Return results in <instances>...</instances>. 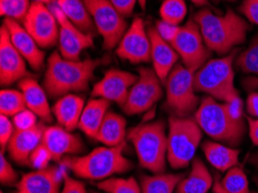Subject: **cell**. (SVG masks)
Returning <instances> with one entry per match:
<instances>
[{
	"label": "cell",
	"mask_w": 258,
	"mask_h": 193,
	"mask_svg": "<svg viewBox=\"0 0 258 193\" xmlns=\"http://www.w3.org/2000/svg\"><path fill=\"white\" fill-rule=\"evenodd\" d=\"M107 58L84 60H69L54 51L48 59L43 87L50 97H61L74 92H85L94 79L99 66L107 62Z\"/></svg>",
	"instance_id": "obj_1"
},
{
	"label": "cell",
	"mask_w": 258,
	"mask_h": 193,
	"mask_svg": "<svg viewBox=\"0 0 258 193\" xmlns=\"http://www.w3.org/2000/svg\"><path fill=\"white\" fill-rule=\"evenodd\" d=\"M194 20L207 48L221 56L230 53L235 46L244 43L250 29L248 22L230 9L224 14H216L209 9L201 10L195 14Z\"/></svg>",
	"instance_id": "obj_2"
},
{
	"label": "cell",
	"mask_w": 258,
	"mask_h": 193,
	"mask_svg": "<svg viewBox=\"0 0 258 193\" xmlns=\"http://www.w3.org/2000/svg\"><path fill=\"white\" fill-rule=\"evenodd\" d=\"M124 148L125 143L115 147H99L87 155L65 156L60 164L80 178L103 180L134 168L132 161L123 155Z\"/></svg>",
	"instance_id": "obj_3"
},
{
	"label": "cell",
	"mask_w": 258,
	"mask_h": 193,
	"mask_svg": "<svg viewBox=\"0 0 258 193\" xmlns=\"http://www.w3.org/2000/svg\"><path fill=\"white\" fill-rule=\"evenodd\" d=\"M127 138L135 146L139 163L154 174L166 171L168 136L162 120L151 121L132 127Z\"/></svg>",
	"instance_id": "obj_4"
},
{
	"label": "cell",
	"mask_w": 258,
	"mask_h": 193,
	"mask_svg": "<svg viewBox=\"0 0 258 193\" xmlns=\"http://www.w3.org/2000/svg\"><path fill=\"white\" fill-rule=\"evenodd\" d=\"M238 50L234 49L224 57L206 61L197 72H195L196 92L207 94V96L221 101L222 103L238 95L234 85V66Z\"/></svg>",
	"instance_id": "obj_5"
},
{
	"label": "cell",
	"mask_w": 258,
	"mask_h": 193,
	"mask_svg": "<svg viewBox=\"0 0 258 193\" xmlns=\"http://www.w3.org/2000/svg\"><path fill=\"white\" fill-rule=\"evenodd\" d=\"M194 119L207 136L229 146L240 145L245 135L244 121L234 120L226 111L224 103H219L211 96L201 101Z\"/></svg>",
	"instance_id": "obj_6"
},
{
	"label": "cell",
	"mask_w": 258,
	"mask_h": 193,
	"mask_svg": "<svg viewBox=\"0 0 258 193\" xmlns=\"http://www.w3.org/2000/svg\"><path fill=\"white\" fill-rule=\"evenodd\" d=\"M167 160L173 169H184L194 160L202 140V128L192 118L169 117Z\"/></svg>",
	"instance_id": "obj_7"
},
{
	"label": "cell",
	"mask_w": 258,
	"mask_h": 193,
	"mask_svg": "<svg viewBox=\"0 0 258 193\" xmlns=\"http://www.w3.org/2000/svg\"><path fill=\"white\" fill-rule=\"evenodd\" d=\"M165 109L175 117H189L196 112L201 98L195 89V73L184 65H176L165 81Z\"/></svg>",
	"instance_id": "obj_8"
},
{
	"label": "cell",
	"mask_w": 258,
	"mask_h": 193,
	"mask_svg": "<svg viewBox=\"0 0 258 193\" xmlns=\"http://www.w3.org/2000/svg\"><path fill=\"white\" fill-rule=\"evenodd\" d=\"M92 19L103 38V48L112 50L117 48L120 39L127 30V23L112 5L110 0H83Z\"/></svg>",
	"instance_id": "obj_9"
},
{
	"label": "cell",
	"mask_w": 258,
	"mask_h": 193,
	"mask_svg": "<svg viewBox=\"0 0 258 193\" xmlns=\"http://www.w3.org/2000/svg\"><path fill=\"white\" fill-rule=\"evenodd\" d=\"M171 45L183 60V65L194 73L210 60L212 53L206 46L201 29L194 19L179 27L177 36Z\"/></svg>",
	"instance_id": "obj_10"
},
{
	"label": "cell",
	"mask_w": 258,
	"mask_h": 193,
	"mask_svg": "<svg viewBox=\"0 0 258 193\" xmlns=\"http://www.w3.org/2000/svg\"><path fill=\"white\" fill-rule=\"evenodd\" d=\"M162 95V81L155 71L148 68H139L138 79L132 86L122 109L128 116L143 113L161 100Z\"/></svg>",
	"instance_id": "obj_11"
},
{
	"label": "cell",
	"mask_w": 258,
	"mask_h": 193,
	"mask_svg": "<svg viewBox=\"0 0 258 193\" xmlns=\"http://www.w3.org/2000/svg\"><path fill=\"white\" fill-rule=\"evenodd\" d=\"M22 26L42 49L52 48L59 39V23L45 4L31 3Z\"/></svg>",
	"instance_id": "obj_12"
},
{
	"label": "cell",
	"mask_w": 258,
	"mask_h": 193,
	"mask_svg": "<svg viewBox=\"0 0 258 193\" xmlns=\"http://www.w3.org/2000/svg\"><path fill=\"white\" fill-rule=\"evenodd\" d=\"M56 15L59 23V53L62 58L69 60H80L81 53L86 49L94 46V34H87L74 26L66 15L62 13L57 2L49 6Z\"/></svg>",
	"instance_id": "obj_13"
},
{
	"label": "cell",
	"mask_w": 258,
	"mask_h": 193,
	"mask_svg": "<svg viewBox=\"0 0 258 193\" xmlns=\"http://www.w3.org/2000/svg\"><path fill=\"white\" fill-rule=\"evenodd\" d=\"M152 44L143 19L135 18L116 48V54L131 64L151 61Z\"/></svg>",
	"instance_id": "obj_14"
},
{
	"label": "cell",
	"mask_w": 258,
	"mask_h": 193,
	"mask_svg": "<svg viewBox=\"0 0 258 193\" xmlns=\"http://www.w3.org/2000/svg\"><path fill=\"white\" fill-rule=\"evenodd\" d=\"M137 79L138 76L127 71L111 69L107 71L103 78L94 85L91 95L92 97H100L109 102H115L123 106Z\"/></svg>",
	"instance_id": "obj_15"
},
{
	"label": "cell",
	"mask_w": 258,
	"mask_h": 193,
	"mask_svg": "<svg viewBox=\"0 0 258 193\" xmlns=\"http://www.w3.org/2000/svg\"><path fill=\"white\" fill-rule=\"evenodd\" d=\"M25 58L15 49L5 26L0 29V82L6 87L28 77Z\"/></svg>",
	"instance_id": "obj_16"
},
{
	"label": "cell",
	"mask_w": 258,
	"mask_h": 193,
	"mask_svg": "<svg viewBox=\"0 0 258 193\" xmlns=\"http://www.w3.org/2000/svg\"><path fill=\"white\" fill-rule=\"evenodd\" d=\"M4 26L9 30L11 41L13 43L21 56L28 62L29 66L35 71L42 70L44 65L45 53L33 36L25 29L20 22L17 20L5 18Z\"/></svg>",
	"instance_id": "obj_17"
},
{
	"label": "cell",
	"mask_w": 258,
	"mask_h": 193,
	"mask_svg": "<svg viewBox=\"0 0 258 193\" xmlns=\"http://www.w3.org/2000/svg\"><path fill=\"white\" fill-rule=\"evenodd\" d=\"M42 144L56 161H61L65 155H76L85 151L83 139L60 125L46 126Z\"/></svg>",
	"instance_id": "obj_18"
},
{
	"label": "cell",
	"mask_w": 258,
	"mask_h": 193,
	"mask_svg": "<svg viewBox=\"0 0 258 193\" xmlns=\"http://www.w3.org/2000/svg\"><path fill=\"white\" fill-rule=\"evenodd\" d=\"M65 172L62 168L48 167L25 174L17 185V193H59Z\"/></svg>",
	"instance_id": "obj_19"
},
{
	"label": "cell",
	"mask_w": 258,
	"mask_h": 193,
	"mask_svg": "<svg viewBox=\"0 0 258 193\" xmlns=\"http://www.w3.org/2000/svg\"><path fill=\"white\" fill-rule=\"evenodd\" d=\"M45 127V124L42 121L34 128L26 131L15 130L7 146L11 159L20 165H30V155L42 143Z\"/></svg>",
	"instance_id": "obj_20"
},
{
	"label": "cell",
	"mask_w": 258,
	"mask_h": 193,
	"mask_svg": "<svg viewBox=\"0 0 258 193\" xmlns=\"http://www.w3.org/2000/svg\"><path fill=\"white\" fill-rule=\"evenodd\" d=\"M148 35H150L152 44L151 61L153 62V70L158 74L162 84H165L171 70L176 66L179 56L173 48V45L160 36L155 27H151L148 29Z\"/></svg>",
	"instance_id": "obj_21"
},
{
	"label": "cell",
	"mask_w": 258,
	"mask_h": 193,
	"mask_svg": "<svg viewBox=\"0 0 258 193\" xmlns=\"http://www.w3.org/2000/svg\"><path fill=\"white\" fill-rule=\"evenodd\" d=\"M19 88L25 96L27 109L41 118L43 123H51L52 109L50 108L48 94L44 87H42L35 79L27 77L19 81Z\"/></svg>",
	"instance_id": "obj_22"
},
{
	"label": "cell",
	"mask_w": 258,
	"mask_h": 193,
	"mask_svg": "<svg viewBox=\"0 0 258 193\" xmlns=\"http://www.w3.org/2000/svg\"><path fill=\"white\" fill-rule=\"evenodd\" d=\"M85 98L76 94L61 96L52 106V115L58 124L62 127L73 131L79 126V121L85 109Z\"/></svg>",
	"instance_id": "obj_23"
},
{
	"label": "cell",
	"mask_w": 258,
	"mask_h": 193,
	"mask_svg": "<svg viewBox=\"0 0 258 193\" xmlns=\"http://www.w3.org/2000/svg\"><path fill=\"white\" fill-rule=\"evenodd\" d=\"M109 101L100 97H92L85 105V109L81 115L79 126L80 131L86 136L96 140L101 125L103 123L105 115L108 113Z\"/></svg>",
	"instance_id": "obj_24"
},
{
	"label": "cell",
	"mask_w": 258,
	"mask_h": 193,
	"mask_svg": "<svg viewBox=\"0 0 258 193\" xmlns=\"http://www.w3.org/2000/svg\"><path fill=\"white\" fill-rule=\"evenodd\" d=\"M213 178L206 165L198 157L192 160V168L187 177H184L176 186L175 193H206L213 186Z\"/></svg>",
	"instance_id": "obj_25"
},
{
	"label": "cell",
	"mask_w": 258,
	"mask_h": 193,
	"mask_svg": "<svg viewBox=\"0 0 258 193\" xmlns=\"http://www.w3.org/2000/svg\"><path fill=\"white\" fill-rule=\"evenodd\" d=\"M126 132V120L120 115L109 111L105 115L103 123L97 133L96 140L108 147H115L124 143Z\"/></svg>",
	"instance_id": "obj_26"
},
{
	"label": "cell",
	"mask_w": 258,
	"mask_h": 193,
	"mask_svg": "<svg viewBox=\"0 0 258 193\" xmlns=\"http://www.w3.org/2000/svg\"><path fill=\"white\" fill-rule=\"evenodd\" d=\"M209 162L219 171H227L238 162V151L222 144L205 141L202 146Z\"/></svg>",
	"instance_id": "obj_27"
},
{
	"label": "cell",
	"mask_w": 258,
	"mask_h": 193,
	"mask_svg": "<svg viewBox=\"0 0 258 193\" xmlns=\"http://www.w3.org/2000/svg\"><path fill=\"white\" fill-rule=\"evenodd\" d=\"M58 6L74 26L87 34H94L95 25L83 0H57Z\"/></svg>",
	"instance_id": "obj_28"
},
{
	"label": "cell",
	"mask_w": 258,
	"mask_h": 193,
	"mask_svg": "<svg viewBox=\"0 0 258 193\" xmlns=\"http://www.w3.org/2000/svg\"><path fill=\"white\" fill-rule=\"evenodd\" d=\"M214 193H250L249 180L241 167H233L227 170L224 178L216 177L213 183Z\"/></svg>",
	"instance_id": "obj_29"
},
{
	"label": "cell",
	"mask_w": 258,
	"mask_h": 193,
	"mask_svg": "<svg viewBox=\"0 0 258 193\" xmlns=\"http://www.w3.org/2000/svg\"><path fill=\"white\" fill-rule=\"evenodd\" d=\"M184 178L183 174H155L142 176V193H174L178 183Z\"/></svg>",
	"instance_id": "obj_30"
},
{
	"label": "cell",
	"mask_w": 258,
	"mask_h": 193,
	"mask_svg": "<svg viewBox=\"0 0 258 193\" xmlns=\"http://www.w3.org/2000/svg\"><path fill=\"white\" fill-rule=\"evenodd\" d=\"M27 109L25 96L21 90L2 89L0 93V112L7 117H14Z\"/></svg>",
	"instance_id": "obj_31"
},
{
	"label": "cell",
	"mask_w": 258,
	"mask_h": 193,
	"mask_svg": "<svg viewBox=\"0 0 258 193\" xmlns=\"http://www.w3.org/2000/svg\"><path fill=\"white\" fill-rule=\"evenodd\" d=\"M235 68L243 73L258 74V35L251 39L243 52L237 54Z\"/></svg>",
	"instance_id": "obj_32"
},
{
	"label": "cell",
	"mask_w": 258,
	"mask_h": 193,
	"mask_svg": "<svg viewBox=\"0 0 258 193\" xmlns=\"http://www.w3.org/2000/svg\"><path fill=\"white\" fill-rule=\"evenodd\" d=\"M187 7L184 0H165L160 7V17L165 22L179 26L185 19Z\"/></svg>",
	"instance_id": "obj_33"
},
{
	"label": "cell",
	"mask_w": 258,
	"mask_h": 193,
	"mask_svg": "<svg viewBox=\"0 0 258 193\" xmlns=\"http://www.w3.org/2000/svg\"><path fill=\"white\" fill-rule=\"evenodd\" d=\"M97 188L107 193H142V186L136 178H107L97 183Z\"/></svg>",
	"instance_id": "obj_34"
},
{
	"label": "cell",
	"mask_w": 258,
	"mask_h": 193,
	"mask_svg": "<svg viewBox=\"0 0 258 193\" xmlns=\"http://www.w3.org/2000/svg\"><path fill=\"white\" fill-rule=\"evenodd\" d=\"M30 6V0H0V14L20 22L28 14Z\"/></svg>",
	"instance_id": "obj_35"
},
{
	"label": "cell",
	"mask_w": 258,
	"mask_h": 193,
	"mask_svg": "<svg viewBox=\"0 0 258 193\" xmlns=\"http://www.w3.org/2000/svg\"><path fill=\"white\" fill-rule=\"evenodd\" d=\"M0 182L3 185H7V186L18 185V183L20 182L18 172L14 170L11 163L7 161L5 155H4V152L0 154Z\"/></svg>",
	"instance_id": "obj_36"
},
{
	"label": "cell",
	"mask_w": 258,
	"mask_h": 193,
	"mask_svg": "<svg viewBox=\"0 0 258 193\" xmlns=\"http://www.w3.org/2000/svg\"><path fill=\"white\" fill-rule=\"evenodd\" d=\"M13 125L18 131H26V130L34 128L37 123V116L29 109H25L13 117Z\"/></svg>",
	"instance_id": "obj_37"
},
{
	"label": "cell",
	"mask_w": 258,
	"mask_h": 193,
	"mask_svg": "<svg viewBox=\"0 0 258 193\" xmlns=\"http://www.w3.org/2000/svg\"><path fill=\"white\" fill-rule=\"evenodd\" d=\"M52 160V156L46 147L42 143L30 155V167L34 169H44L49 167V162Z\"/></svg>",
	"instance_id": "obj_38"
},
{
	"label": "cell",
	"mask_w": 258,
	"mask_h": 193,
	"mask_svg": "<svg viewBox=\"0 0 258 193\" xmlns=\"http://www.w3.org/2000/svg\"><path fill=\"white\" fill-rule=\"evenodd\" d=\"M224 106L228 115L233 118L234 120L243 123L244 116H243V101L241 100L240 94L236 96L230 98V100L224 102Z\"/></svg>",
	"instance_id": "obj_39"
},
{
	"label": "cell",
	"mask_w": 258,
	"mask_h": 193,
	"mask_svg": "<svg viewBox=\"0 0 258 193\" xmlns=\"http://www.w3.org/2000/svg\"><path fill=\"white\" fill-rule=\"evenodd\" d=\"M13 121L10 120V117L5 115L0 116V146H2V152L7 148L12 136L14 133Z\"/></svg>",
	"instance_id": "obj_40"
},
{
	"label": "cell",
	"mask_w": 258,
	"mask_h": 193,
	"mask_svg": "<svg viewBox=\"0 0 258 193\" xmlns=\"http://www.w3.org/2000/svg\"><path fill=\"white\" fill-rule=\"evenodd\" d=\"M179 27L181 26H174L171 23H168L160 20V21L156 22L155 25V29L158 31V34L161 36L166 42L168 43H173L174 39L177 36L178 31H179Z\"/></svg>",
	"instance_id": "obj_41"
},
{
	"label": "cell",
	"mask_w": 258,
	"mask_h": 193,
	"mask_svg": "<svg viewBox=\"0 0 258 193\" xmlns=\"http://www.w3.org/2000/svg\"><path fill=\"white\" fill-rule=\"evenodd\" d=\"M238 11L250 22L258 26V0H243Z\"/></svg>",
	"instance_id": "obj_42"
},
{
	"label": "cell",
	"mask_w": 258,
	"mask_h": 193,
	"mask_svg": "<svg viewBox=\"0 0 258 193\" xmlns=\"http://www.w3.org/2000/svg\"><path fill=\"white\" fill-rule=\"evenodd\" d=\"M61 193H87L85 184L80 180H77L70 177L65 172L64 175V187H62Z\"/></svg>",
	"instance_id": "obj_43"
},
{
	"label": "cell",
	"mask_w": 258,
	"mask_h": 193,
	"mask_svg": "<svg viewBox=\"0 0 258 193\" xmlns=\"http://www.w3.org/2000/svg\"><path fill=\"white\" fill-rule=\"evenodd\" d=\"M117 12L124 18L131 17L138 0H110Z\"/></svg>",
	"instance_id": "obj_44"
},
{
	"label": "cell",
	"mask_w": 258,
	"mask_h": 193,
	"mask_svg": "<svg viewBox=\"0 0 258 193\" xmlns=\"http://www.w3.org/2000/svg\"><path fill=\"white\" fill-rule=\"evenodd\" d=\"M247 112L250 117L258 118V92H251L248 95Z\"/></svg>",
	"instance_id": "obj_45"
},
{
	"label": "cell",
	"mask_w": 258,
	"mask_h": 193,
	"mask_svg": "<svg viewBox=\"0 0 258 193\" xmlns=\"http://www.w3.org/2000/svg\"><path fill=\"white\" fill-rule=\"evenodd\" d=\"M247 121L249 124V136L252 144L258 146V118L247 117Z\"/></svg>",
	"instance_id": "obj_46"
},
{
	"label": "cell",
	"mask_w": 258,
	"mask_h": 193,
	"mask_svg": "<svg viewBox=\"0 0 258 193\" xmlns=\"http://www.w3.org/2000/svg\"><path fill=\"white\" fill-rule=\"evenodd\" d=\"M243 86L247 90H257L258 92V78H245Z\"/></svg>",
	"instance_id": "obj_47"
},
{
	"label": "cell",
	"mask_w": 258,
	"mask_h": 193,
	"mask_svg": "<svg viewBox=\"0 0 258 193\" xmlns=\"http://www.w3.org/2000/svg\"><path fill=\"white\" fill-rule=\"evenodd\" d=\"M190 2L197 6H210L209 0H190Z\"/></svg>",
	"instance_id": "obj_48"
},
{
	"label": "cell",
	"mask_w": 258,
	"mask_h": 193,
	"mask_svg": "<svg viewBox=\"0 0 258 193\" xmlns=\"http://www.w3.org/2000/svg\"><path fill=\"white\" fill-rule=\"evenodd\" d=\"M249 162L255 165V167L258 168V153H255V154L250 155V157H249Z\"/></svg>",
	"instance_id": "obj_49"
},
{
	"label": "cell",
	"mask_w": 258,
	"mask_h": 193,
	"mask_svg": "<svg viewBox=\"0 0 258 193\" xmlns=\"http://www.w3.org/2000/svg\"><path fill=\"white\" fill-rule=\"evenodd\" d=\"M56 2L57 0H33V3H42V4H45V5H48V6H50L51 4L56 3Z\"/></svg>",
	"instance_id": "obj_50"
},
{
	"label": "cell",
	"mask_w": 258,
	"mask_h": 193,
	"mask_svg": "<svg viewBox=\"0 0 258 193\" xmlns=\"http://www.w3.org/2000/svg\"><path fill=\"white\" fill-rule=\"evenodd\" d=\"M214 3H220V2H230V3H233V2H236V0H213Z\"/></svg>",
	"instance_id": "obj_51"
},
{
	"label": "cell",
	"mask_w": 258,
	"mask_h": 193,
	"mask_svg": "<svg viewBox=\"0 0 258 193\" xmlns=\"http://www.w3.org/2000/svg\"><path fill=\"white\" fill-rule=\"evenodd\" d=\"M94 193H96V192H94Z\"/></svg>",
	"instance_id": "obj_52"
}]
</instances>
